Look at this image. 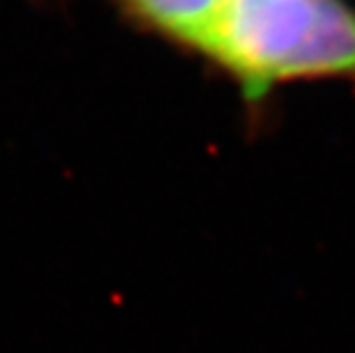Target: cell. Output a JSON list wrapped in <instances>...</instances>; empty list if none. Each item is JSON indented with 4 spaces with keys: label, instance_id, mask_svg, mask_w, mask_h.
Instances as JSON below:
<instances>
[{
    "label": "cell",
    "instance_id": "obj_1",
    "mask_svg": "<svg viewBox=\"0 0 355 353\" xmlns=\"http://www.w3.org/2000/svg\"><path fill=\"white\" fill-rule=\"evenodd\" d=\"M330 0H227L204 53L250 101L275 83L314 78Z\"/></svg>",
    "mask_w": 355,
    "mask_h": 353
},
{
    "label": "cell",
    "instance_id": "obj_2",
    "mask_svg": "<svg viewBox=\"0 0 355 353\" xmlns=\"http://www.w3.org/2000/svg\"><path fill=\"white\" fill-rule=\"evenodd\" d=\"M119 5L165 40L204 51L227 0H119Z\"/></svg>",
    "mask_w": 355,
    "mask_h": 353
}]
</instances>
